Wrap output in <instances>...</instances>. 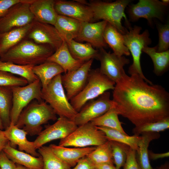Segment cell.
<instances>
[{
  "label": "cell",
  "mask_w": 169,
  "mask_h": 169,
  "mask_svg": "<svg viewBox=\"0 0 169 169\" xmlns=\"http://www.w3.org/2000/svg\"><path fill=\"white\" fill-rule=\"evenodd\" d=\"M103 37L115 54L120 56L130 55L128 49L124 44L123 35L108 22L104 31Z\"/></svg>",
  "instance_id": "obj_25"
},
{
  "label": "cell",
  "mask_w": 169,
  "mask_h": 169,
  "mask_svg": "<svg viewBox=\"0 0 169 169\" xmlns=\"http://www.w3.org/2000/svg\"><path fill=\"white\" fill-rule=\"evenodd\" d=\"M32 70L39 79L42 89L45 88L56 76L64 73L63 69L59 65L48 61L34 66Z\"/></svg>",
  "instance_id": "obj_28"
},
{
  "label": "cell",
  "mask_w": 169,
  "mask_h": 169,
  "mask_svg": "<svg viewBox=\"0 0 169 169\" xmlns=\"http://www.w3.org/2000/svg\"><path fill=\"white\" fill-rule=\"evenodd\" d=\"M20 1L21 0H0V18L4 16L11 8Z\"/></svg>",
  "instance_id": "obj_43"
},
{
  "label": "cell",
  "mask_w": 169,
  "mask_h": 169,
  "mask_svg": "<svg viewBox=\"0 0 169 169\" xmlns=\"http://www.w3.org/2000/svg\"><path fill=\"white\" fill-rule=\"evenodd\" d=\"M107 141L105 133L90 122L78 126L68 136L60 140L58 145L83 148L96 146Z\"/></svg>",
  "instance_id": "obj_8"
},
{
  "label": "cell",
  "mask_w": 169,
  "mask_h": 169,
  "mask_svg": "<svg viewBox=\"0 0 169 169\" xmlns=\"http://www.w3.org/2000/svg\"><path fill=\"white\" fill-rule=\"evenodd\" d=\"M28 84V81L22 77H17L10 73L0 71V86L12 88L24 86Z\"/></svg>",
  "instance_id": "obj_39"
},
{
  "label": "cell",
  "mask_w": 169,
  "mask_h": 169,
  "mask_svg": "<svg viewBox=\"0 0 169 169\" xmlns=\"http://www.w3.org/2000/svg\"><path fill=\"white\" fill-rule=\"evenodd\" d=\"M34 17L26 0L12 6L6 14L0 18V33L32 23Z\"/></svg>",
  "instance_id": "obj_11"
},
{
  "label": "cell",
  "mask_w": 169,
  "mask_h": 169,
  "mask_svg": "<svg viewBox=\"0 0 169 169\" xmlns=\"http://www.w3.org/2000/svg\"><path fill=\"white\" fill-rule=\"evenodd\" d=\"M77 127L72 120L59 117L55 123L48 126L38 135L33 141L35 147L38 149L51 141L64 139L72 133Z\"/></svg>",
  "instance_id": "obj_15"
},
{
  "label": "cell",
  "mask_w": 169,
  "mask_h": 169,
  "mask_svg": "<svg viewBox=\"0 0 169 169\" xmlns=\"http://www.w3.org/2000/svg\"><path fill=\"white\" fill-rule=\"evenodd\" d=\"M61 75L56 76L45 88L42 89L41 97L59 117L72 120L78 112L67 97L61 82Z\"/></svg>",
  "instance_id": "obj_7"
},
{
  "label": "cell",
  "mask_w": 169,
  "mask_h": 169,
  "mask_svg": "<svg viewBox=\"0 0 169 169\" xmlns=\"http://www.w3.org/2000/svg\"><path fill=\"white\" fill-rule=\"evenodd\" d=\"M55 10L58 15L64 16L82 22L94 21L93 12L84 1L55 0Z\"/></svg>",
  "instance_id": "obj_17"
},
{
  "label": "cell",
  "mask_w": 169,
  "mask_h": 169,
  "mask_svg": "<svg viewBox=\"0 0 169 169\" xmlns=\"http://www.w3.org/2000/svg\"><path fill=\"white\" fill-rule=\"evenodd\" d=\"M57 119L56 114L48 104L44 100L34 101L24 108L15 125L31 136L38 135L42 131L43 124Z\"/></svg>",
  "instance_id": "obj_4"
},
{
  "label": "cell",
  "mask_w": 169,
  "mask_h": 169,
  "mask_svg": "<svg viewBox=\"0 0 169 169\" xmlns=\"http://www.w3.org/2000/svg\"><path fill=\"white\" fill-rule=\"evenodd\" d=\"M123 169H140L136 158V151L130 147Z\"/></svg>",
  "instance_id": "obj_41"
},
{
  "label": "cell",
  "mask_w": 169,
  "mask_h": 169,
  "mask_svg": "<svg viewBox=\"0 0 169 169\" xmlns=\"http://www.w3.org/2000/svg\"><path fill=\"white\" fill-rule=\"evenodd\" d=\"M148 156L149 160H155L168 157L169 152L168 151L163 153H156L148 150Z\"/></svg>",
  "instance_id": "obj_45"
},
{
  "label": "cell",
  "mask_w": 169,
  "mask_h": 169,
  "mask_svg": "<svg viewBox=\"0 0 169 169\" xmlns=\"http://www.w3.org/2000/svg\"><path fill=\"white\" fill-rule=\"evenodd\" d=\"M32 23L0 33V55L25 39Z\"/></svg>",
  "instance_id": "obj_26"
},
{
  "label": "cell",
  "mask_w": 169,
  "mask_h": 169,
  "mask_svg": "<svg viewBox=\"0 0 169 169\" xmlns=\"http://www.w3.org/2000/svg\"><path fill=\"white\" fill-rule=\"evenodd\" d=\"M34 19L54 26L58 14L54 8V0H26Z\"/></svg>",
  "instance_id": "obj_19"
},
{
  "label": "cell",
  "mask_w": 169,
  "mask_h": 169,
  "mask_svg": "<svg viewBox=\"0 0 169 169\" xmlns=\"http://www.w3.org/2000/svg\"><path fill=\"white\" fill-rule=\"evenodd\" d=\"M38 150L41 156L43 169H71V167L59 157L49 146H43Z\"/></svg>",
  "instance_id": "obj_35"
},
{
  "label": "cell",
  "mask_w": 169,
  "mask_h": 169,
  "mask_svg": "<svg viewBox=\"0 0 169 169\" xmlns=\"http://www.w3.org/2000/svg\"><path fill=\"white\" fill-rule=\"evenodd\" d=\"M71 169H94V166L85 156L80 159L77 164Z\"/></svg>",
  "instance_id": "obj_44"
},
{
  "label": "cell",
  "mask_w": 169,
  "mask_h": 169,
  "mask_svg": "<svg viewBox=\"0 0 169 169\" xmlns=\"http://www.w3.org/2000/svg\"><path fill=\"white\" fill-rule=\"evenodd\" d=\"M46 61L55 63L63 69L64 73L79 68L84 62L76 59L72 55L64 40L60 47L49 57Z\"/></svg>",
  "instance_id": "obj_22"
},
{
  "label": "cell",
  "mask_w": 169,
  "mask_h": 169,
  "mask_svg": "<svg viewBox=\"0 0 169 169\" xmlns=\"http://www.w3.org/2000/svg\"><path fill=\"white\" fill-rule=\"evenodd\" d=\"M94 169H116L114 164L104 163L95 166Z\"/></svg>",
  "instance_id": "obj_47"
},
{
  "label": "cell",
  "mask_w": 169,
  "mask_h": 169,
  "mask_svg": "<svg viewBox=\"0 0 169 169\" xmlns=\"http://www.w3.org/2000/svg\"><path fill=\"white\" fill-rule=\"evenodd\" d=\"M138 144L139 147L136 151V158L140 169H155L151 166L148 156V147L151 142L157 139L160 134L156 132H144L141 134Z\"/></svg>",
  "instance_id": "obj_27"
},
{
  "label": "cell",
  "mask_w": 169,
  "mask_h": 169,
  "mask_svg": "<svg viewBox=\"0 0 169 169\" xmlns=\"http://www.w3.org/2000/svg\"><path fill=\"white\" fill-rule=\"evenodd\" d=\"M86 157L94 166L104 163L114 164L110 144L108 140L96 146Z\"/></svg>",
  "instance_id": "obj_33"
},
{
  "label": "cell",
  "mask_w": 169,
  "mask_h": 169,
  "mask_svg": "<svg viewBox=\"0 0 169 169\" xmlns=\"http://www.w3.org/2000/svg\"><path fill=\"white\" fill-rule=\"evenodd\" d=\"M142 52L148 55L151 59L154 65V72L157 76H161L165 73L169 66V50L158 52L156 46L153 47L147 46Z\"/></svg>",
  "instance_id": "obj_30"
},
{
  "label": "cell",
  "mask_w": 169,
  "mask_h": 169,
  "mask_svg": "<svg viewBox=\"0 0 169 169\" xmlns=\"http://www.w3.org/2000/svg\"><path fill=\"white\" fill-rule=\"evenodd\" d=\"M33 65H21L10 62H4L0 60V71L19 75L26 79L28 84L38 79L33 73Z\"/></svg>",
  "instance_id": "obj_31"
},
{
  "label": "cell",
  "mask_w": 169,
  "mask_h": 169,
  "mask_svg": "<svg viewBox=\"0 0 169 169\" xmlns=\"http://www.w3.org/2000/svg\"><path fill=\"white\" fill-rule=\"evenodd\" d=\"M11 146L15 148L18 146L19 150L28 153L36 157L40 156L36 151L33 141H29L27 139V132L19 128L15 125L10 124L6 129L3 131Z\"/></svg>",
  "instance_id": "obj_20"
},
{
  "label": "cell",
  "mask_w": 169,
  "mask_h": 169,
  "mask_svg": "<svg viewBox=\"0 0 169 169\" xmlns=\"http://www.w3.org/2000/svg\"><path fill=\"white\" fill-rule=\"evenodd\" d=\"M3 131H0V153L9 142V141L4 136Z\"/></svg>",
  "instance_id": "obj_46"
},
{
  "label": "cell",
  "mask_w": 169,
  "mask_h": 169,
  "mask_svg": "<svg viewBox=\"0 0 169 169\" xmlns=\"http://www.w3.org/2000/svg\"><path fill=\"white\" fill-rule=\"evenodd\" d=\"M107 23L104 20L82 22L79 33L74 40L79 42H86L99 49L107 48L108 45L104 40L103 33Z\"/></svg>",
  "instance_id": "obj_18"
},
{
  "label": "cell",
  "mask_w": 169,
  "mask_h": 169,
  "mask_svg": "<svg viewBox=\"0 0 169 169\" xmlns=\"http://www.w3.org/2000/svg\"><path fill=\"white\" fill-rule=\"evenodd\" d=\"M12 90L10 124L15 125L21 112L32 100L36 99L40 102L43 100L41 97V84L39 79L24 86L12 87Z\"/></svg>",
  "instance_id": "obj_9"
},
{
  "label": "cell",
  "mask_w": 169,
  "mask_h": 169,
  "mask_svg": "<svg viewBox=\"0 0 169 169\" xmlns=\"http://www.w3.org/2000/svg\"><path fill=\"white\" fill-rule=\"evenodd\" d=\"M99 51L97 59L100 62V72L116 83L125 74L124 67L129 63V59L124 56H120L113 53L108 52L104 48Z\"/></svg>",
  "instance_id": "obj_13"
},
{
  "label": "cell",
  "mask_w": 169,
  "mask_h": 169,
  "mask_svg": "<svg viewBox=\"0 0 169 169\" xmlns=\"http://www.w3.org/2000/svg\"><path fill=\"white\" fill-rule=\"evenodd\" d=\"M17 169H32L30 168H28L18 164H16Z\"/></svg>",
  "instance_id": "obj_50"
},
{
  "label": "cell",
  "mask_w": 169,
  "mask_h": 169,
  "mask_svg": "<svg viewBox=\"0 0 169 169\" xmlns=\"http://www.w3.org/2000/svg\"><path fill=\"white\" fill-rule=\"evenodd\" d=\"M97 127L105 133L108 140L122 143L128 146L136 151L138 150V144L141 136L135 135L129 136L110 128L102 126Z\"/></svg>",
  "instance_id": "obj_32"
},
{
  "label": "cell",
  "mask_w": 169,
  "mask_h": 169,
  "mask_svg": "<svg viewBox=\"0 0 169 169\" xmlns=\"http://www.w3.org/2000/svg\"><path fill=\"white\" fill-rule=\"evenodd\" d=\"M55 51L49 45L38 44L28 39H24L0 55V60L19 65L35 66L46 61Z\"/></svg>",
  "instance_id": "obj_2"
},
{
  "label": "cell",
  "mask_w": 169,
  "mask_h": 169,
  "mask_svg": "<svg viewBox=\"0 0 169 169\" xmlns=\"http://www.w3.org/2000/svg\"><path fill=\"white\" fill-rule=\"evenodd\" d=\"M12 99V88L0 86V113L4 130L10 124V115Z\"/></svg>",
  "instance_id": "obj_34"
},
{
  "label": "cell",
  "mask_w": 169,
  "mask_h": 169,
  "mask_svg": "<svg viewBox=\"0 0 169 169\" xmlns=\"http://www.w3.org/2000/svg\"><path fill=\"white\" fill-rule=\"evenodd\" d=\"M108 141L110 144L114 164L115 165L116 169H120L125 163L130 147L122 143Z\"/></svg>",
  "instance_id": "obj_37"
},
{
  "label": "cell",
  "mask_w": 169,
  "mask_h": 169,
  "mask_svg": "<svg viewBox=\"0 0 169 169\" xmlns=\"http://www.w3.org/2000/svg\"><path fill=\"white\" fill-rule=\"evenodd\" d=\"M162 2L166 5H168L169 3V0H162Z\"/></svg>",
  "instance_id": "obj_51"
},
{
  "label": "cell",
  "mask_w": 169,
  "mask_h": 169,
  "mask_svg": "<svg viewBox=\"0 0 169 169\" xmlns=\"http://www.w3.org/2000/svg\"><path fill=\"white\" fill-rule=\"evenodd\" d=\"M26 37L36 43L49 45L55 51L60 47L64 40L54 26L35 19Z\"/></svg>",
  "instance_id": "obj_16"
},
{
  "label": "cell",
  "mask_w": 169,
  "mask_h": 169,
  "mask_svg": "<svg viewBox=\"0 0 169 169\" xmlns=\"http://www.w3.org/2000/svg\"><path fill=\"white\" fill-rule=\"evenodd\" d=\"M155 169H169V163L168 162H166Z\"/></svg>",
  "instance_id": "obj_48"
},
{
  "label": "cell",
  "mask_w": 169,
  "mask_h": 169,
  "mask_svg": "<svg viewBox=\"0 0 169 169\" xmlns=\"http://www.w3.org/2000/svg\"><path fill=\"white\" fill-rule=\"evenodd\" d=\"M169 128V117L153 122L144 124L135 127L132 130L134 135L139 136L141 133L147 132H158Z\"/></svg>",
  "instance_id": "obj_38"
},
{
  "label": "cell",
  "mask_w": 169,
  "mask_h": 169,
  "mask_svg": "<svg viewBox=\"0 0 169 169\" xmlns=\"http://www.w3.org/2000/svg\"><path fill=\"white\" fill-rule=\"evenodd\" d=\"M82 22L67 16L58 15L54 26L63 40L66 42L74 40L77 37Z\"/></svg>",
  "instance_id": "obj_24"
},
{
  "label": "cell",
  "mask_w": 169,
  "mask_h": 169,
  "mask_svg": "<svg viewBox=\"0 0 169 169\" xmlns=\"http://www.w3.org/2000/svg\"><path fill=\"white\" fill-rule=\"evenodd\" d=\"M0 169H17L16 164L9 159L3 151L0 153Z\"/></svg>",
  "instance_id": "obj_42"
},
{
  "label": "cell",
  "mask_w": 169,
  "mask_h": 169,
  "mask_svg": "<svg viewBox=\"0 0 169 169\" xmlns=\"http://www.w3.org/2000/svg\"><path fill=\"white\" fill-rule=\"evenodd\" d=\"M93 60L91 59L86 61L77 69L61 75L62 83L69 101L80 93L85 87Z\"/></svg>",
  "instance_id": "obj_14"
},
{
  "label": "cell",
  "mask_w": 169,
  "mask_h": 169,
  "mask_svg": "<svg viewBox=\"0 0 169 169\" xmlns=\"http://www.w3.org/2000/svg\"><path fill=\"white\" fill-rule=\"evenodd\" d=\"M59 157L71 167L74 166L82 158L95 149L96 146L70 147L52 144L49 146Z\"/></svg>",
  "instance_id": "obj_21"
},
{
  "label": "cell",
  "mask_w": 169,
  "mask_h": 169,
  "mask_svg": "<svg viewBox=\"0 0 169 169\" xmlns=\"http://www.w3.org/2000/svg\"><path fill=\"white\" fill-rule=\"evenodd\" d=\"M118 115L115 109L112 107L103 115L93 120L90 122L96 126L110 128L127 135L121 126Z\"/></svg>",
  "instance_id": "obj_36"
},
{
  "label": "cell",
  "mask_w": 169,
  "mask_h": 169,
  "mask_svg": "<svg viewBox=\"0 0 169 169\" xmlns=\"http://www.w3.org/2000/svg\"><path fill=\"white\" fill-rule=\"evenodd\" d=\"M113 107L110 93L107 91L97 99L87 102L72 120L78 126L80 125L100 116Z\"/></svg>",
  "instance_id": "obj_12"
},
{
  "label": "cell",
  "mask_w": 169,
  "mask_h": 169,
  "mask_svg": "<svg viewBox=\"0 0 169 169\" xmlns=\"http://www.w3.org/2000/svg\"><path fill=\"white\" fill-rule=\"evenodd\" d=\"M113 107L135 126L169 117V94L161 86L150 84L138 74L126 73L113 90Z\"/></svg>",
  "instance_id": "obj_1"
},
{
  "label": "cell",
  "mask_w": 169,
  "mask_h": 169,
  "mask_svg": "<svg viewBox=\"0 0 169 169\" xmlns=\"http://www.w3.org/2000/svg\"><path fill=\"white\" fill-rule=\"evenodd\" d=\"M128 29L126 33L123 35V37L124 44L131 54L133 59V63L129 67L128 72L131 75L138 74L146 82L150 84H152V82L144 75L141 64L142 49L151 43L149 32L146 29L140 33L142 28L136 25L133 27L131 26Z\"/></svg>",
  "instance_id": "obj_6"
},
{
  "label": "cell",
  "mask_w": 169,
  "mask_h": 169,
  "mask_svg": "<svg viewBox=\"0 0 169 169\" xmlns=\"http://www.w3.org/2000/svg\"><path fill=\"white\" fill-rule=\"evenodd\" d=\"M159 42L156 46L157 51L162 52L169 50V22L164 24L157 23Z\"/></svg>",
  "instance_id": "obj_40"
},
{
  "label": "cell",
  "mask_w": 169,
  "mask_h": 169,
  "mask_svg": "<svg viewBox=\"0 0 169 169\" xmlns=\"http://www.w3.org/2000/svg\"><path fill=\"white\" fill-rule=\"evenodd\" d=\"M128 6L127 12L130 21L136 22L144 18L152 26L155 19L164 21L168 5L158 0H139L136 3L129 4Z\"/></svg>",
  "instance_id": "obj_10"
},
{
  "label": "cell",
  "mask_w": 169,
  "mask_h": 169,
  "mask_svg": "<svg viewBox=\"0 0 169 169\" xmlns=\"http://www.w3.org/2000/svg\"><path fill=\"white\" fill-rule=\"evenodd\" d=\"M4 130L3 123L0 113V131H3Z\"/></svg>",
  "instance_id": "obj_49"
},
{
  "label": "cell",
  "mask_w": 169,
  "mask_h": 169,
  "mask_svg": "<svg viewBox=\"0 0 169 169\" xmlns=\"http://www.w3.org/2000/svg\"><path fill=\"white\" fill-rule=\"evenodd\" d=\"M8 158L16 164L32 169H43V161L40 156L38 157L12 147L9 142L3 150Z\"/></svg>",
  "instance_id": "obj_23"
},
{
  "label": "cell",
  "mask_w": 169,
  "mask_h": 169,
  "mask_svg": "<svg viewBox=\"0 0 169 169\" xmlns=\"http://www.w3.org/2000/svg\"><path fill=\"white\" fill-rule=\"evenodd\" d=\"M66 42L70 53L75 59L84 62L94 59H97L99 51L95 49L91 44L82 43L74 40Z\"/></svg>",
  "instance_id": "obj_29"
},
{
  "label": "cell",
  "mask_w": 169,
  "mask_h": 169,
  "mask_svg": "<svg viewBox=\"0 0 169 169\" xmlns=\"http://www.w3.org/2000/svg\"></svg>",
  "instance_id": "obj_52"
},
{
  "label": "cell",
  "mask_w": 169,
  "mask_h": 169,
  "mask_svg": "<svg viewBox=\"0 0 169 169\" xmlns=\"http://www.w3.org/2000/svg\"><path fill=\"white\" fill-rule=\"evenodd\" d=\"M84 3L91 8L94 21L102 20L110 24L122 35L131 27L125 13L130 0H117L113 2L91 0Z\"/></svg>",
  "instance_id": "obj_3"
},
{
  "label": "cell",
  "mask_w": 169,
  "mask_h": 169,
  "mask_svg": "<svg viewBox=\"0 0 169 169\" xmlns=\"http://www.w3.org/2000/svg\"><path fill=\"white\" fill-rule=\"evenodd\" d=\"M115 83L102 74L99 69L90 70L87 83L83 90L70 100L78 112L88 102L105 92L113 90Z\"/></svg>",
  "instance_id": "obj_5"
}]
</instances>
